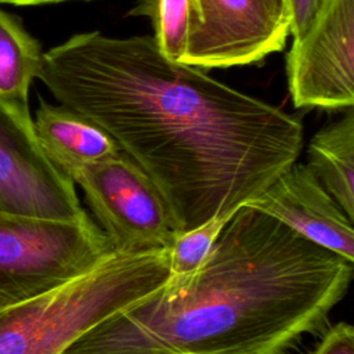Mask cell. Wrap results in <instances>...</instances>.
I'll list each match as a JSON object with an SVG mask.
<instances>
[{"label":"cell","mask_w":354,"mask_h":354,"mask_svg":"<svg viewBox=\"0 0 354 354\" xmlns=\"http://www.w3.org/2000/svg\"><path fill=\"white\" fill-rule=\"evenodd\" d=\"M127 14L148 17L153 28L152 37L160 53L170 61H183L187 51L192 0H138Z\"/></svg>","instance_id":"obj_13"},{"label":"cell","mask_w":354,"mask_h":354,"mask_svg":"<svg viewBox=\"0 0 354 354\" xmlns=\"http://www.w3.org/2000/svg\"><path fill=\"white\" fill-rule=\"evenodd\" d=\"M290 10V35L301 37L313 22L321 0H288Z\"/></svg>","instance_id":"obj_16"},{"label":"cell","mask_w":354,"mask_h":354,"mask_svg":"<svg viewBox=\"0 0 354 354\" xmlns=\"http://www.w3.org/2000/svg\"><path fill=\"white\" fill-rule=\"evenodd\" d=\"M37 77L151 177L176 236L232 214L301 152L297 115L167 59L152 36L77 33L43 53Z\"/></svg>","instance_id":"obj_1"},{"label":"cell","mask_w":354,"mask_h":354,"mask_svg":"<svg viewBox=\"0 0 354 354\" xmlns=\"http://www.w3.org/2000/svg\"><path fill=\"white\" fill-rule=\"evenodd\" d=\"M113 253L93 221H65L0 210V307L55 289Z\"/></svg>","instance_id":"obj_4"},{"label":"cell","mask_w":354,"mask_h":354,"mask_svg":"<svg viewBox=\"0 0 354 354\" xmlns=\"http://www.w3.org/2000/svg\"><path fill=\"white\" fill-rule=\"evenodd\" d=\"M351 279V261L242 205L196 271L169 275L62 354H289Z\"/></svg>","instance_id":"obj_2"},{"label":"cell","mask_w":354,"mask_h":354,"mask_svg":"<svg viewBox=\"0 0 354 354\" xmlns=\"http://www.w3.org/2000/svg\"><path fill=\"white\" fill-rule=\"evenodd\" d=\"M232 214L214 217L177 235L169 249L170 277H184L196 271L205 263L218 234Z\"/></svg>","instance_id":"obj_14"},{"label":"cell","mask_w":354,"mask_h":354,"mask_svg":"<svg viewBox=\"0 0 354 354\" xmlns=\"http://www.w3.org/2000/svg\"><path fill=\"white\" fill-rule=\"evenodd\" d=\"M33 124L46 156L72 181L84 167L122 151L104 129L64 105L41 100Z\"/></svg>","instance_id":"obj_10"},{"label":"cell","mask_w":354,"mask_h":354,"mask_svg":"<svg viewBox=\"0 0 354 354\" xmlns=\"http://www.w3.org/2000/svg\"><path fill=\"white\" fill-rule=\"evenodd\" d=\"M0 210L65 221L93 220L75 183L46 156L29 104L0 97Z\"/></svg>","instance_id":"obj_7"},{"label":"cell","mask_w":354,"mask_h":354,"mask_svg":"<svg viewBox=\"0 0 354 354\" xmlns=\"http://www.w3.org/2000/svg\"><path fill=\"white\" fill-rule=\"evenodd\" d=\"M311 354H354V328L347 322H337Z\"/></svg>","instance_id":"obj_15"},{"label":"cell","mask_w":354,"mask_h":354,"mask_svg":"<svg viewBox=\"0 0 354 354\" xmlns=\"http://www.w3.org/2000/svg\"><path fill=\"white\" fill-rule=\"evenodd\" d=\"M286 77L295 108H353L354 0H321L306 33L292 41Z\"/></svg>","instance_id":"obj_8"},{"label":"cell","mask_w":354,"mask_h":354,"mask_svg":"<svg viewBox=\"0 0 354 354\" xmlns=\"http://www.w3.org/2000/svg\"><path fill=\"white\" fill-rule=\"evenodd\" d=\"M68 0H0V3L14 4V6H37V4H50V3H61Z\"/></svg>","instance_id":"obj_17"},{"label":"cell","mask_w":354,"mask_h":354,"mask_svg":"<svg viewBox=\"0 0 354 354\" xmlns=\"http://www.w3.org/2000/svg\"><path fill=\"white\" fill-rule=\"evenodd\" d=\"M169 249L112 254L43 295L0 307V354H62L112 314L162 286Z\"/></svg>","instance_id":"obj_3"},{"label":"cell","mask_w":354,"mask_h":354,"mask_svg":"<svg viewBox=\"0 0 354 354\" xmlns=\"http://www.w3.org/2000/svg\"><path fill=\"white\" fill-rule=\"evenodd\" d=\"M41 58L39 41L25 30L19 19L0 8V97L28 104Z\"/></svg>","instance_id":"obj_12"},{"label":"cell","mask_w":354,"mask_h":354,"mask_svg":"<svg viewBox=\"0 0 354 354\" xmlns=\"http://www.w3.org/2000/svg\"><path fill=\"white\" fill-rule=\"evenodd\" d=\"M290 35L288 0H192L181 64L202 71L257 64Z\"/></svg>","instance_id":"obj_6"},{"label":"cell","mask_w":354,"mask_h":354,"mask_svg":"<svg viewBox=\"0 0 354 354\" xmlns=\"http://www.w3.org/2000/svg\"><path fill=\"white\" fill-rule=\"evenodd\" d=\"M310 170L346 216L354 218V112L346 113L317 131L307 149Z\"/></svg>","instance_id":"obj_11"},{"label":"cell","mask_w":354,"mask_h":354,"mask_svg":"<svg viewBox=\"0 0 354 354\" xmlns=\"http://www.w3.org/2000/svg\"><path fill=\"white\" fill-rule=\"evenodd\" d=\"M73 183L84 192L113 254L130 256L171 246L176 231L162 194L123 151L84 167Z\"/></svg>","instance_id":"obj_5"},{"label":"cell","mask_w":354,"mask_h":354,"mask_svg":"<svg viewBox=\"0 0 354 354\" xmlns=\"http://www.w3.org/2000/svg\"><path fill=\"white\" fill-rule=\"evenodd\" d=\"M250 205L304 236L354 261L353 221L306 163L293 162Z\"/></svg>","instance_id":"obj_9"}]
</instances>
